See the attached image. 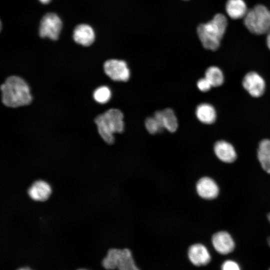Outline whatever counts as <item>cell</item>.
<instances>
[{"label":"cell","instance_id":"1","mask_svg":"<svg viewBox=\"0 0 270 270\" xmlns=\"http://www.w3.org/2000/svg\"><path fill=\"white\" fill-rule=\"evenodd\" d=\"M2 100L6 106L16 108L29 104L32 100L30 88L22 78L12 76L0 86Z\"/></svg>","mask_w":270,"mask_h":270},{"label":"cell","instance_id":"2","mask_svg":"<svg viewBox=\"0 0 270 270\" xmlns=\"http://www.w3.org/2000/svg\"><path fill=\"white\" fill-rule=\"evenodd\" d=\"M227 25L226 18L222 14H217L210 20L198 25L196 32L202 46L208 50H216L220 46Z\"/></svg>","mask_w":270,"mask_h":270},{"label":"cell","instance_id":"3","mask_svg":"<svg viewBox=\"0 0 270 270\" xmlns=\"http://www.w3.org/2000/svg\"><path fill=\"white\" fill-rule=\"evenodd\" d=\"M94 122L100 135L108 144L114 143V133H122L124 130L123 114L116 108H110L98 115L94 119Z\"/></svg>","mask_w":270,"mask_h":270},{"label":"cell","instance_id":"4","mask_svg":"<svg viewBox=\"0 0 270 270\" xmlns=\"http://www.w3.org/2000/svg\"><path fill=\"white\" fill-rule=\"evenodd\" d=\"M244 18L246 27L252 34L260 35L270 31V10L264 5L248 10Z\"/></svg>","mask_w":270,"mask_h":270},{"label":"cell","instance_id":"5","mask_svg":"<svg viewBox=\"0 0 270 270\" xmlns=\"http://www.w3.org/2000/svg\"><path fill=\"white\" fill-rule=\"evenodd\" d=\"M102 265L106 269L118 268L120 270H138L132 254L128 248L109 250L106 256L102 261Z\"/></svg>","mask_w":270,"mask_h":270},{"label":"cell","instance_id":"6","mask_svg":"<svg viewBox=\"0 0 270 270\" xmlns=\"http://www.w3.org/2000/svg\"><path fill=\"white\" fill-rule=\"evenodd\" d=\"M62 28V22L56 14L50 12L45 14L41 20L39 34L42 38H48L52 40H56Z\"/></svg>","mask_w":270,"mask_h":270},{"label":"cell","instance_id":"7","mask_svg":"<svg viewBox=\"0 0 270 270\" xmlns=\"http://www.w3.org/2000/svg\"><path fill=\"white\" fill-rule=\"evenodd\" d=\"M106 74L114 81L126 82L130 77V70L127 63L121 60L110 59L104 63Z\"/></svg>","mask_w":270,"mask_h":270},{"label":"cell","instance_id":"8","mask_svg":"<svg viewBox=\"0 0 270 270\" xmlns=\"http://www.w3.org/2000/svg\"><path fill=\"white\" fill-rule=\"evenodd\" d=\"M242 84L244 88L253 97H260L264 92L265 82L256 72H251L246 74Z\"/></svg>","mask_w":270,"mask_h":270},{"label":"cell","instance_id":"9","mask_svg":"<svg viewBox=\"0 0 270 270\" xmlns=\"http://www.w3.org/2000/svg\"><path fill=\"white\" fill-rule=\"evenodd\" d=\"M212 244L214 249L222 254L231 252L234 248L232 238L228 232L224 231L218 232L212 236Z\"/></svg>","mask_w":270,"mask_h":270},{"label":"cell","instance_id":"10","mask_svg":"<svg viewBox=\"0 0 270 270\" xmlns=\"http://www.w3.org/2000/svg\"><path fill=\"white\" fill-rule=\"evenodd\" d=\"M196 189L198 194L201 198L207 200L216 198L219 192L217 184L208 177L200 178L196 183Z\"/></svg>","mask_w":270,"mask_h":270},{"label":"cell","instance_id":"11","mask_svg":"<svg viewBox=\"0 0 270 270\" xmlns=\"http://www.w3.org/2000/svg\"><path fill=\"white\" fill-rule=\"evenodd\" d=\"M188 257L190 262L196 266L206 265L211 258L206 247L200 244H192L188 248Z\"/></svg>","mask_w":270,"mask_h":270},{"label":"cell","instance_id":"12","mask_svg":"<svg viewBox=\"0 0 270 270\" xmlns=\"http://www.w3.org/2000/svg\"><path fill=\"white\" fill-rule=\"evenodd\" d=\"M72 36L76 42L82 46H88L94 42L95 33L92 26L82 24L75 28Z\"/></svg>","mask_w":270,"mask_h":270},{"label":"cell","instance_id":"13","mask_svg":"<svg viewBox=\"0 0 270 270\" xmlns=\"http://www.w3.org/2000/svg\"><path fill=\"white\" fill-rule=\"evenodd\" d=\"M154 116L158 120L164 128L170 132H176L178 127L176 116L174 110L166 108L162 110L156 111Z\"/></svg>","mask_w":270,"mask_h":270},{"label":"cell","instance_id":"14","mask_svg":"<svg viewBox=\"0 0 270 270\" xmlns=\"http://www.w3.org/2000/svg\"><path fill=\"white\" fill-rule=\"evenodd\" d=\"M216 155L223 162L231 163L236 158V154L234 146L224 140H220L214 146Z\"/></svg>","mask_w":270,"mask_h":270},{"label":"cell","instance_id":"15","mask_svg":"<svg viewBox=\"0 0 270 270\" xmlns=\"http://www.w3.org/2000/svg\"><path fill=\"white\" fill-rule=\"evenodd\" d=\"M28 194L34 200L44 202L51 193V188L46 182L38 180L34 182L28 190Z\"/></svg>","mask_w":270,"mask_h":270},{"label":"cell","instance_id":"16","mask_svg":"<svg viewBox=\"0 0 270 270\" xmlns=\"http://www.w3.org/2000/svg\"><path fill=\"white\" fill-rule=\"evenodd\" d=\"M226 11L232 19L244 18L248 10L244 0H228L226 4Z\"/></svg>","mask_w":270,"mask_h":270},{"label":"cell","instance_id":"17","mask_svg":"<svg viewBox=\"0 0 270 270\" xmlns=\"http://www.w3.org/2000/svg\"><path fill=\"white\" fill-rule=\"evenodd\" d=\"M196 114L198 119L205 124L214 123L216 118V112L214 108L206 103L199 104L196 108Z\"/></svg>","mask_w":270,"mask_h":270},{"label":"cell","instance_id":"18","mask_svg":"<svg viewBox=\"0 0 270 270\" xmlns=\"http://www.w3.org/2000/svg\"><path fill=\"white\" fill-rule=\"evenodd\" d=\"M258 158L263 170L270 174V140L260 142L258 149Z\"/></svg>","mask_w":270,"mask_h":270},{"label":"cell","instance_id":"19","mask_svg":"<svg viewBox=\"0 0 270 270\" xmlns=\"http://www.w3.org/2000/svg\"><path fill=\"white\" fill-rule=\"evenodd\" d=\"M211 84L212 86H221L224 80V76L221 70L217 66H211L207 68L204 76Z\"/></svg>","mask_w":270,"mask_h":270},{"label":"cell","instance_id":"20","mask_svg":"<svg viewBox=\"0 0 270 270\" xmlns=\"http://www.w3.org/2000/svg\"><path fill=\"white\" fill-rule=\"evenodd\" d=\"M112 93L110 89L106 86H102L96 88L93 94L94 99L100 104L107 102L110 98Z\"/></svg>","mask_w":270,"mask_h":270},{"label":"cell","instance_id":"21","mask_svg":"<svg viewBox=\"0 0 270 270\" xmlns=\"http://www.w3.org/2000/svg\"><path fill=\"white\" fill-rule=\"evenodd\" d=\"M144 124L146 130L150 134L160 132L164 129L154 116L147 118L145 120Z\"/></svg>","mask_w":270,"mask_h":270},{"label":"cell","instance_id":"22","mask_svg":"<svg viewBox=\"0 0 270 270\" xmlns=\"http://www.w3.org/2000/svg\"><path fill=\"white\" fill-rule=\"evenodd\" d=\"M197 87L200 90L206 92L209 90L212 86L208 80L204 77L200 78L197 82Z\"/></svg>","mask_w":270,"mask_h":270},{"label":"cell","instance_id":"23","mask_svg":"<svg viewBox=\"0 0 270 270\" xmlns=\"http://www.w3.org/2000/svg\"><path fill=\"white\" fill-rule=\"evenodd\" d=\"M222 268L223 270H238L240 267L236 262L228 260L223 263Z\"/></svg>","mask_w":270,"mask_h":270},{"label":"cell","instance_id":"24","mask_svg":"<svg viewBox=\"0 0 270 270\" xmlns=\"http://www.w3.org/2000/svg\"><path fill=\"white\" fill-rule=\"evenodd\" d=\"M266 42L267 46L270 50V31L267 34Z\"/></svg>","mask_w":270,"mask_h":270},{"label":"cell","instance_id":"25","mask_svg":"<svg viewBox=\"0 0 270 270\" xmlns=\"http://www.w3.org/2000/svg\"><path fill=\"white\" fill-rule=\"evenodd\" d=\"M51 0H39V1L44 4H47L49 3L50 2Z\"/></svg>","mask_w":270,"mask_h":270},{"label":"cell","instance_id":"26","mask_svg":"<svg viewBox=\"0 0 270 270\" xmlns=\"http://www.w3.org/2000/svg\"><path fill=\"white\" fill-rule=\"evenodd\" d=\"M268 220H269L270 222V213L268 214ZM268 244L269 246H270V237L268 238Z\"/></svg>","mask_w":270,"mask_h":270}]
</instances>
